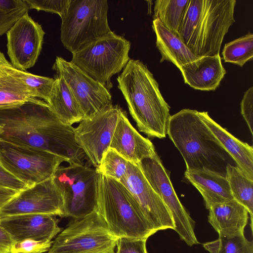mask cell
<instances>
[{
    "label": "cell",
    "instance_id": "ab89813d",
    "mask_svg": "<svg viewBox=\"0 0 253 253\" xmlns=\"http://www.w3.org/2000/svg\"><path fill=\"white\" fill-rule=\"evenodd\" d=\"M9 63V62L6 60L3 54L0 51V75Z\"/></svg>",
    "mask_w": 253,
    "mask_h": 253
},
{
    "label": "cell",
    "instance_id": "277c9868",
    "mask_svg": "<svg viewBox=\"0 0 253 253\" xmlns=\"http://www.w3.org/2000/svg\"><path fill=\"white\" fill-rule=\"evenodd\" d=\"M236 0H190L179 37L198 58L219 54L235 22Z\"/></svg>",
    "mask_w": 253,
    "mask_h": 253
},
{
    "label": "cell",
    "instance_id": "e575fe53",
    "mask_svg": "<svg viewBox=\"0 0 253 253\" xmlns=\"http://www.w3.org/2000/svg\"><path fill=\"white\" fill-rule=\"evenodd\" d=\"M145 238L122 237L119 239L115 253H148Z\"/></svg>",
    "mask_w": 253,
    "mask_h": 253
},
{
    "label": "cell",
    "instance_id": "6da1fadb",
    "mask_svg": "<svg viewBox=\"0 0 253 253\" xmlns=\"http://www.w3.org/2000/svg\"><path fill=\"white\" fill-rule=\"evenodd\" d=\"M0 140L44 150L83 164L84 154L77 143L74 128L63 124L44 100H29L0 107Z\"/></svg>",
    "mask_w": 253,
    "mask_h": 253
},
{
    "label": "cell",
    "instance_id": "8fae6325",
    "mask_svg": "<svg viewBox=\"0 0 253 253\" xmlns=\"http://www.w3.org/2000/svg\"><path fill=\"white\" fill-rule=\"evenodd\" d=\"M144 176L169 210L174 229L188 246L199 244L194 232V222L180 202L167 169L157 154L142 159L138 164Z\"/></svg>",
    "mask_w": 253,
    "mask_h": 253
},
{
    "label": "cell",
    "instance_id": "8992f818",
    "mask_svg": "<svg viewBox=\"0 0 253 253\" xmlns=\"http://www.w3.org/2000/svg\"><path fill=\"white\" fill-rule=\"evenodd\" d=\"M106 0H71L61 17L60 39L72 53L113 33L108 21Z\"/></svg>",
    "mask_w": 253,
    "mask_h": 253
},
{
    "label": "cell",
    "instance_id": "8d00e7d4",
    "mask_svg": "<svg viewBox=\"0 0 253 253\" xmlns=\"http://www.w3.org/2000/svg\"><path fill=\"white\" fill-rule=\"evenodd\" d=\"M0 187L20 191L28 186L0 165Z\"/></svg>",
    "mask_w": 253,
    "mask_h": 253
},
{
    "label": "cell",
    "instance_id": "5bb4252c",
    "mask_svg": "<svg viewBox=\"0 0 253 253\" xmlns=\"http://www.w3.org/2000/svg\"><path fill=\"white\" fill-rule=\"evenodd\" d=\"M63 199L53 177L19 192L0 209V218L26 214L63 216Z\"/></svg>",
    "mask_w": 253,
    "mask_h": 253
},
{
    "label": "cell",
    "instance_id": "7a4b0ae2",
    "mask_svg": "<svg viewBox=\"0 0 253 253\" xmlns=\"http://www.w3.org/2000/svg\"><path fill=\"white\" fill-rule=\"evenodd\" d=\"M117 81L139 131L149 137H166L170 107L147 66L139 60L130 59Z\"/></svg>",
    "mask_w": 253,
    "mask_h": 253
},
{
    "label": "cell",
    "instance_id": "52a82bcc",
    "mask_svg": "<svg viewBox=\"0 0 253 253\" xmlns=\"http://www.w3.org/2000/svg\"><path fill=\"white\" fill-rule=\"evenodd\" d=\"M129 41L112 33L72 53L71 62L109 90L111 77L120 72L130 59Z\"/></svg>",
    "mask_w": 253,
    "mask_h": 253
},
{
    "label": "cell",
    "instance_id": "ba28073f",
    "mask_svg": "<svg viewBox=\"0 0 253 253\" xmlns=\"http://www.w3.org/2000/svg\"><path fill=\"white\" fill-rule=\"evenodd\" d=\"M119 238L96 210L73 219L53 241L49 253H115Z\"/></svg>",
    "mask_w": 253,
    "mask_h": 253
},
{
    "label": "cell",
    "instance_id": "d6a6232c",
    "mask_svg": "<svg viewBox=\"0 0 253 253\" xmlns=\"http://www.w3.org/2000/svg\"><path fill=\"white\" fill-rule=\"evenodd\" d=\"M53 241L27 239L13 242L10 253H43L48 252Z\"/></svg>",
    "mask_w": 253,
    "mask_h": 253
},
{
    "label": "cell",
    "instance_id": "74e56055",
    "mask_svg": "<svg viewBox=\"0 0 253 253\" xmlns=\"http://www.w3.org/2000/svg\"><path fill=\"white\" fill-rule=\"evenodd\" d=\"M13 242L9 234L0 225V253H10Z\"/></svg>",
    "mask_w": 253,
    "mask_h": 253
},
{
    "label": "cell",
    "instance_id": "9c48e42d",
    "mask_svg": "<svg viewBox=\"0 0 253 253\" xmlns=\"http://www.w3.org/2000/svg\"><path fill=\"white\" fill-rule=\"evenodd\" d=\"M98 176L84 164L58 168L52 177L63 197V217L80 219L96 210Z\"/></svg>",
    "mask_w": 253,
    "mask_h": 253
},
{
    "label": "cell",
    "instance_id": "f35d334b",
    "mask_svg": "<svg viewBox=\"0 0 253 253\" xmlns=\"http://www.w3.org/2000/svg\"><path fill=\"white\" fill-rule=\"evenodd\" d=\"M19 192L15 190L0 187V209Z\"/></svg>",
    "mask_w": 253,
    "mask_h": 253
},
{
    "label": "cell",
    "instance_id": "4316f807",
    "mask_svg": "<svg viewBox=\"0 0 253 253\" xmlns=\"http://www.w3.org/2000/svg\"><path fill=\"white\" fill-rule=\"evenodd\" d=\"M190 0H157L154 4V19L179 36Z\"/></svg>",
    "mask_w": 253,
    "mask_h": 253
},
{
    "label": "cell",
    "instance_id": "9a60e30c",
    "mask_svg": "<svg viewBox=\"0 0 253 253\" xmlns=\"http://www.w3.org/2000/svg\"><path fill=\"white\" fill-rule=\"evenodd\" d=\"M120 182L131 193L156 232L168 229L174 230L173 221L169 210L138 165L128 162L126 172Z\"/></svg>",
    "mask_w": 253,
    "mask_h": 253
},
{
    "label": "cell",
    "instance_id": "4dcf8cb0",
    "mask_svg": "<svg viewBox=\"0 0 253 253\" xmlns=\"http://www.w3.org/2000/svg\"><path fill=\"white\" fill-rule=\"evenodd\" d=\"M128 162L114 149L109 148L96 168L99 174L120 181L126 172Z\"/></svg>",
    "mask_w": 253,
    "mask_h": 253
},
{
    "label": "cell",
    "instance_id": "2e32d148",
    "mask_svg": "<svg viewBox=\"0 0 253 253\" xmlns=\"http://www.w3.org/2000/svg\"><path fill=\"white\" fill-rule=\"evenodd\" d=\"M45 33L28 14L21 17L6 33L7 54L16 69L25 71L36 64Z\"/></svg>",
    "mask_w": 253,
    "mask_h": 253
},
{
    "label": "cell",
    "instance_id": "f546056e",
    "mask_svg": "<svg viewBox=\"0 0 253 253\" xmlns=\"http://www.w3.org/2000/svg\"><path fill=\"white\" fill-rule=\"evenodd\" d=\"M29 9L26 0H0V36L6 33Z\"/></svg>",
    "mask_w": 253,
    "mask_h": 253
},
{
    "label": "cell",
    "instance_id": "3957f363",
    "mask_svg": "<svg viewBox=\"0 0 253 253\" xmlns=\"http://www.w3.org/2000/svg\"><path fill=\"white\" fill-rule=\"evenodd\" d=\"M167 134L182 155L186 170L206 169L225 176L227 166L233 165V160L196 110L184 109L170 116Z\"/></svg>",
    "mask_w": 253,
    "mask_h": 253
},
{
    "label": "cell",
    "instance_id": "484cf974",
    "mask_svg": "<svg viewBox=\"0 0 253 253\" xmlns=\"http://www.w3.org/2000/svg\"><path fill=\"white\" fill-rule=\"evenodd\" d=\"M9 63L0 75V104H11L35 98L24 83L13 71Z\"/></svg>",
    "mask_w": 253,
    "mask_h": 253
},
{
    "label": "cell",
    "instance_id": "d590c367",
    "mask_svg": "<svg viewBox=\"0 0 253 253\" xmlns=\"http://www.w3.org/2000/svg\"><path fill=\"white\" fill-rule=\"evenodd\" d=\"M241 113L253 135V87L244 93L241 102Z\"/></svg>",
    "mask_w": 253,
    "mask_h": 253
},
{
    "label": "cell",
    "instance_id": "e0dca14e",
    "mask_svg": "<svg viewBox=\"0 0 253 253\" xmlns=\"http://www.w3.org/2000/svg\"><path fill=\"white\" fill-rule=\"evenodd\" d=\"M56 216L44 214H26L0 218V225L13 242L27 239L49 240L61 231Z\"/></svg>",
    "mask_w": 253,
    "mask_h": 253
},
{
    "label": "cell",
    "instance_id": "30bf717a",
    "mask_svg": "<svg viewBox=\"0 0 253 253\" xmlns=\"http://www.w3.org/2000/svg\"><path fill=\"white\" fill-rule=\"evenodd\" d=\"M64 158L0 140V165L28 187L53 177Z\"/></svg>",
    "mask_w": 253,
    "mask_h": 253
},
{
    "label": "cell",
    "instance_id": "60d3db41",
    "mask_svg": "<svg viewBox=\"0 0 253 253\" xmlns=\"http://www.w3.org/2000/svg\"></svg>",
    "mask_w": 253,
    "mask_h": 253
},
{
    "label": "cell",
    "instance_id": "ffe728a7",
    "mask_svg": "<svg viewBox=\"0 0 253 253\" xmlns=\"http://www.w3.org/2000/svg\"><path fill=\"white\" fill-rule=\"evenodd\" d=\"M202 121L230 155L236 166L249 178L253 180V148L230 133L209 115L199 112Z\"/></svg>",
    "mask_w": 253,
    "mask_h": 253
},
{
    "label": "cell",
    "instance_id": "7402d4cb",
    "mask_svg": "<svg viewBox=\"0 0 253 253\" xmlns=\"http://www.w3.org/2000/svg\"><path fill=\"white\" fill-rule=\"evenodd\" d=\"M184 176L200 193L207 209L233 200L225 175L209 170H185Z\"/></svg>",
    "mask_w": 253,
    "mask_h": 253
},
{
    "label": "cell",
    "instance_id": "44dd1931",
    "mask_svg": "<svg viewBox=\"0 0 253 253\" xmlns=\"http://www.w3.org/2000/svg\"><path fill=\"white\" fill-rule=\"evenodd\" d=\"M208 221L219 236L244 233L249 213L235 200L211 206L209 209Z\"/></svg>",
    "mask_w": 253,
    "mask_h": 253
},
{
    "label": "cell",
    "instance_id": "d4e9b609",
    "mask_svg": "<svg viewBox=\"0 0 253 253\" xmlns=\"http://www.w3.org/2000/svg\"><path fill=\"white\" fill-rule=\"evenodd\" d=\"M225 177L228 182L233 199L248 211L253 225V180L247 177L236 166L228 164Z\"/></svg>",
    "mask_w": 253,
    "mask_h": 253
},
{
    "label": "cell",
    "instance_id": "7c38bea8",
    "mask_svg": "<svg viewBox=\"0 0 253 253\" xmlns=\"http://www.w3.org/2000/svg\"><path fill=\"white\" fill-rule=\"evenodd\" d=\"M121 110L112 103L93 116L83 119L74 128L77 143L95 168L109 148Z\"/></svg>",
    "mask_w": 253,
    "mask_h": 253
},
{
    "label": "cell",
    "instance_id": "d6986e66",
    "mask_svg": "<svg viewBox=\"0 0 253 253\" xmlns=\"http://www.w3.org/2000/svg\"><path fill=\"white\" fill-rule=\"evenodd\" d=\"M179 70L185 84L203 91L214 90L226 73L219 54L199 58Z\"/></svg>",
    "mask_w": 253,
    "mask_h": 253
},
{
    "label": "cell",
    "instance_id": "603a6c76",
    "mask_svg": "<svg viewBox=\"0 0 253 253\" xmlns=\"http://www.w3.org/2000/svg\"><path fill=\"white\" fill-rule=\"evenodd\" d=\"M152 28L156 36V47L161 55L160 62H171L179 69L182 66L199 58L178 35L169 30L158 20H153Z\"/></svg>",
    "mask_w": 253,
    "mask_h": 253
},
{
    "label": "cell",
    "instance_id": "cb8c5ba5",
    "mask_svg": "<svg viewBox=\"0 0 253 253\" xmlns=\"http://www.w3.org/2000/svg\"><path fill=\"white\" fill-rule=\"evenodd\" d=\"M54 82L47 103L59 120L72 126L84 119L82 111L64 79L55 74Z\"/></svg>",
    "mask_w": 253,
    "mask_h": 253
},
{
    "label": "cell",
    "instance_id": "836d02e7",
    "mask_svg": "<svg viewBox=\"0 0 253 253\" xmlns=\"http://www.w3.org/2000/svg\"><path fill=\"white\" fill-rule=\"evenodd\" d=\"M71 0H26L30 9L56 13L61 17L66 12Z\"/></svg>",
    "mask_w": 253,
    "mask_h": 253
},
{
    "label": "cell",
    "instance_id": "4fadbf2b",
    "mask_svg": "<svg viewBox=\"0 0 253 253\" xmlns=\"http://www.w3.org/2000/svg\"><path fill=\"white\" fill-rule=\"evenodd\" d=\"M52 69L66 81L82 111L84 119L93 116L112 104L109 90L71 61L57 56Z\"/></svg>",
    "mask_w": 253,
    "mask_h": 253
},
{
    "label": "cell",
    "instance_id": "5b68a950",
    "mask_svg": "<svg viewBox=\"0 0 253 253\" xmlns=\"http://www.w3.org/2000/svg\"><path fill=\"white\" fill-rule=\"evenodd\" d=\"M95 210L119 238L148 239L156 232L127 188L120 181L99 173Z\"/></svg>",
    "mask_w": 253,
    "mask_h": 253
},
{
    "label": "cell",
    "instance_id": "f1b7e54d",
    "mask_svg": "<svg viewBox=\"0 0 253 253\" xmlns=\"http://www.w3.org/2000/svg\"><path fill=\"white\" fill-rule=\"evenodd\" d=\"M210 253H253V243L244 233L232 236H219L213 241L203 244Z\"/></svg>",
    "mask_w": 253,
    "mask_h": 253
},
{
    "label": "cell",
    "instance_id": "ac0fdd59",
    "mask_svg": "<svg viewBox=\"0 0 253 253\" xmlns=\"http://www.w3.org/2000/svg\"><path fill=\"white\" fill-rule=\"evenodd\" d=\"M109 148L118 152L128 162L135 165L157 153L154 145L141 135L129 122L126 111L121 110Z\"/></svg>",
    "mask_w": 253,
    "mask_h": 253
},
{
    "label": "cell",
    "instance_id": "1f68e13d",
    "mask_svg": "<svg viewBox=\"0 0 253 253\" xmlns=\"http://www.w3.org/2000/svg\"><path fill=\"white\" fill-rule=\"evenodd\" d=\"M15 75L19 78L30 89L35 98L48 102L54 78L41 76L13 67Z\"/></svg>",
    "mask_w": 253,
    "mask_h": 253
},
{
    "label": "cell",
    "instance_id": "83f0119b",
    "mask_svg": "<svg viewBox=\"0 0 253 253\" xmlns=\"http://www.w3.org/2000/svg\"><path fill=\"white\" fill-rule=\"evenodd\" d=\"M223 59L225 62L240 67L253 58V35H246L226 43L222 50Z\"/></svg>",
    "mask_w": 253,
    "mask_h": 253
}]
</instances>
